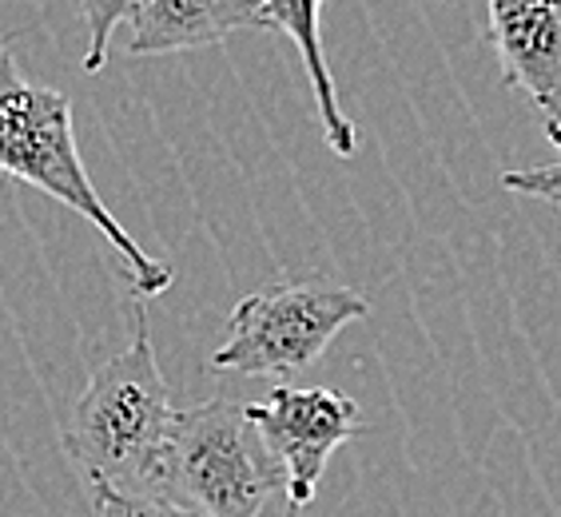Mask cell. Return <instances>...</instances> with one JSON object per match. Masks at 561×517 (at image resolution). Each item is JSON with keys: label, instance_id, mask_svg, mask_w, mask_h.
I'll use <instances>...</instances> for the list:
<instances>
[{"label": "cell", "instance_id": "obj_1", "mask_svg": "<svg viewBox=\"0 0 561 517\" xmlns=\"http://www.w3.org/2000/svg\"><path fill=\"white\" fill-rule=\"evenodd\" d=\"M131 346L88 378L60 430V446L88 485L168 494V450L180 410L163 382L144 299H131Z\"/></svg>", "mask_w": 561, "mask_h": 517}, {"label": "cell", "instance_id": "obj_2", "mask_svg": "<svg viewBox=\"0 0 561 517\" xmlns=\"http://www.w3.org/2000/svg\"><path fill=\"white\" fill-rule=\"evenodd\" d=\"M0 172L36 187L96 227L124 258L131 299H156L172 287V267L144 255V248L119 227L96 184L88 180L72 131V100L56 88L24 80L12 56V36H0Z\"/></svg>", "mask_w": 561, "mask_h": 517}, {"label": "cell", "instance_id": "obj_3", "mask_svg": "<svg viewBox=\"0 0 561 517\" xmlns=\"http://www.w3.org/2000/svg\"><path fill=\"white\" fill-rule=\"evenodd\" d=\"M168 494L204 517H267L271 502L283 497V470L248 406L207 399L175 414Z\"/></svg>", "mask_w": 561, "mask_h": 517}, {"label": "cell", "instance_id": "obj_4", "mask_svg": "<svg viewBox=\"0 0 561 517\" xmlns=\"http://www.w3.org/2000/svg\"><path fill=\"white\" fill-rule=\"evenodd\" d=\"M370 302L343 283L283 279L267 283L231 311V331L207 367L216 375L291 378L314 367L339 331L367 319Z\"/></svg>", "mask_w": 561, "mask_h": 517}, {"label": "cell", "instance_id": "obj_5", "mask_svg": "<svg viewBox=\"0 0 561 517\" xmlns=\"http://www.w3.org/2000/svg\"><path fill=\"white\" fill-rule=\"evenodd\" d=\"M255 430L263 434L271 458L283 470V506L287 517H302L323 485L327 462L343 443L363 434L358 402L331 387H287L275 382L263 402L248 406Z\"/></svg>", "mask_w": 561, "mask_h": 517}, {"label": "cell", "instance_id": "obj_6", "mask_svg": "<svg viewBox=\"0 0 561 517\" xmlns=\"http://www.w3.org/2000/svg\"><path fill=\"white\" fill-rule=\"evenodd\" d=\"M486 44L502 84L538 108L546 140L561 151V0H486Z\"/></svg>", "mask_w": 561, "mask_h": 517}, {"label": "cell", "instance_id": "obj_7", "mask_svg": "<svg viewBox=\"0 0 561 517\" xmlns=\"http://www.w3.org/2000/svg\"><path fill=\"white\" fill-rule=\"evenodd\" d=\"M243 28H263V0H140L128 16L124 48L131 56H172Z\"/></svg>", "mask_w": 561, "mask_h": 517}, {"label": "cell", "instance_id": "obj_8", "mask_svg": "<svg viewBox=\"0 0 561 517\" xmlns=\"http://www.w3.org/2000/svg\"><path fill=\"white\" fill-rule=\"evenodd\" d=\"M327 0H263V28H275L299 48L307 80L314 92V108H319V124H323L327 148L335 151L339 160H351L358 151V131L351 116L339 104V88L331 65L323 53V33H319V16H323Z\"/></svg>", "mask_w": 561, "mask_h": 517}, {"label": "cell", "instance_id": "obj_9", "mask_svg": "<svg viewBox=\"0 0 561 517\" xmlns=\"http://www.w3.org/2000/svg\"><path fill=\"white\" fill-rule=\"evenodd\" d=\"M88 490H92V517H204L172 494H131L112 485H88Z\"/></svg>", "mask_w": 561, "mask_h": 517}, {"label": "cell", "instance_id": "obj_10", "mask_svg": "<svg viewBox=\"0 0 561 517\" xmlns=\"http://www.w3.org/2000/svg\"><path fill=\"white\" fill-rule=\"evenodd\" d=\"M80 16L88 24V53H84V72H100L108 65V44L116 36L119 24H128V16L140 9V0H76Z\"/></svg>", "mask_w": 561, "mask_h": 517}, {"label": "cell", "instance_id": "obj_11", "mask_svg": "<svg viewBox=\"0 0 561 517\" xmlns=\"http://www.w3.org/2000/svg\"><path fill=\"white\" fill-rule=\"evenodd\" d=\"M502 187L514 195H529V199H546V204L561 207V160L506 172L502 175Z\"/></svg>", "mask_w": 561, "mask_h": 517}]
</instances>
